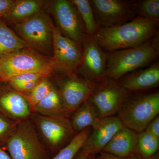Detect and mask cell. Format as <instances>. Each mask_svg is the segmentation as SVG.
I'll return each instance as SVG.
<instances>
[{"label":"cell","instance_id":"cell-17","mask_svg":"<svg viewBox=\"0 0 159 159\" xmlns=\"http://www.w3.org/2000/svg\"><path fill=\"white\" fill-rule=\"evenodd\" d=\"M138 134L124 126L115 134L102 152L118 157L134 154L136 148Z\"/></svg>","mask_w":159,"mask_h":159},{"label":"cell","instance_id":"cell-27","mask_svg":"<svg viewBox=\"0 0 159 159\" xmlns=\"http://www.w3.org/2000/svg\"><path fill=\"white\" fill-rule=\"evenodd\" d=\"M0 113V144L7 138L14 130L18 123Z\"/></svg>","mask_w":159,"mask_h":159},{"label":"cell","instance_id":"cell-31","mask_svg":"<svg viewBox=\"0 0 159 159\" xmlns=\"http://www.w3.org/2000/svg\"><path fill=\"white\" fill-rule=\"evenodd\" d=\"M145 131L159 139V116L158 115L145 129Z\"/></svg>","mask_w":159,"mask_h":159},{"label":"cell","instance_id":"cell-16","mask_svg":"<svg viewBox=\"0 0 159 159\" xmlns=\"http://www.w3.org/2000/svg\"><path fill=\"white\" fill-rule=\"evenodd\" d=\"M120 79L117 80L119 84L130 93L153 88L159 83V61Z\"/></svg>","mask_w":159,"mask_h":159},{"label":"cell","instance_id":"cell-29","mask_svg":"<svg viewBox=\"0 0 159 159\" xmlns=\"http://www.w3.org/2000/svg\"><path fill=\"white\" fill-rule=\"evenodd\" d=\"M39 81V80H33L20 83L14 84L9 85L15 90L21 93L22 92H31Z\"/></svg>","mask_w":159,"mask_h":159},{"label":"cell","instance_id":"cell-1","mask_svg":"<svg viewBox=\"0 0 159 159\" xmlns=\"http://www.w3.org/2000/svg\"><path fill=\"white\" fill-rule=\"evenodd\" d=\"M159 21L137 16L120 25L100 28L92 38L107 53L141 45L151 39L157 31Z\"/></svg>","mask_w":159,"mask_h":159},{"label":"cell","instance_id":"cell-9","mask_svg":"<svg viewBox=\"0 0 159 159\" xmlns=\"http://www.w3.org/2000/svg\"><path fill=\"white\" fill-rule=\"evenodd\" d=\"M82 44V57L77 70L83 79L94 85H98L107 80L105 73L107 53L87 34Z\"/></svg>","mask_w":159,"mask_h":159},{"label":"cell","instance_id":"cell-14","mask_svg":"<svg viewBox=\"0 0 159 159\" xmlns=\"http://www.w3.org/2000/svg\"><path fill=\"white\" fill-rule=\"evenodd\" d=\"M65 74L66 77L59 81L58 91L70 114L89 99L97 85L92 84L74 74Z\"/></svg>","mask_w":159,"mask_h":159},{"label":"cell","instance_id":"cell-10","mask_svg":"<svg viewBox=\"0 0 159 159\" xmlns=\"http://www.w3.org/2000/svg\"><path fill=\"white\" fill-rule=\"evenodd\" d=\"M131 93L116 80H106L96 87L89 99L97 107L100 118H103L117 114Z\"/></svg>","mask_w":159,"mask_h":159},{"label":"cell","instance_id":"cell-26","mask_svg":"<svg viewBox=\"0 0 159 159\" xmlns=\"http://www.w3.org/2000/svg\"><path fill=\"white\" fill-rule=\"evenodd\" d=\"M53 84L47 79L43 78L39 80L37 84L26 97L31 107L32 111L35 107L50 93Z\"/></svg>","mask_w":159,"mask_h":159},{"label":"cell","instance_id":"cell-4","mask_svg":"<svg viewBox=\"0 0 159 159\" xmlns=\"http://www.w3.org/2000/svg\"><path fill=\"white\" fill-rule=\"evenodd\" d=\"M11 159H48L36 127L29 119L18 122L14 130L1 144Z\"/></svg>","mask_w":159,"mask_h":159},{"label":"cell","instance_id":"cell-12","mask_svg":"<svg viewBox=\"0 0 159 159\" xmlns=\"http://www.w3.org/2000/svg\"><path fill=\"white\" fill-rule=\"evenodd\" d=\"M53 10L59 31L79 45L86 35L85 27L76 6L71 1L57 0Z\"/></svg>","mask_w":159,"mask_h":159},{"label":"cell","instance_id":"cell-24","mask_svg":"<svg viewBox=\"0 0 159 159\" xmlns=\"http://www.w3.org/2000/svg\"><path fill=\"white\" fill-rule=\"evenodd\" d=\"M70 1L76 6L82 19L87 35L89 36H93L97 33L99 27L95 20L89 1L73 0Z\"/></svg>","mask_w":159,"mask_h":159},{"label":"cell","instance_id":"cell-28","mask_svg":"<svg viewBox=\"0 0 159 159\" xmlns=\"http://www.w3.org/2000/svg\"><path fill=\"white\" fill-rule=\"evenodd\" d=\"M47 77H48V75L43 73L39 72H31L20 74L12 77L7 83L10 85L14 84L20 83L33 80H39L42 78H45Z\"/></svg>","mask_w":159,"mask_h":159},{"label":"cell","instance_id":"cell-33","mask_svg":"<svg viewBox=\"0 0 159 159\" xmlns=\"http://www.w3.org/2000/svg\"><path fill=\"white\" fill-rule=\"evenodd\" d=\"M0 159H11L5 148L0 144Z\"/></svg>","mask_w":159,"mask_h":159},{"label":"cell","instance_id":"cell-34","mask_svg":"<svg viewBox=\"0 0 159 159\" xmlns=\"http://www.w3.org/2000/svg\"><path fill=\"white\" fill-rule=\"evenodd\" d=\"M74 159H88V156L84 154L80 149Z\"/></svg>","mask_w":159,"mask_h":159},{"label":"cell","instance_id":"cell-32","mask_svg":"<svg viewBox=\"0 0 159 159\" xmlns=\"http://www.w3.org/2000/svg\"><path fill=\"white\" fill-rule=\"evenodd\" d=\"M98 156H96L97 159H141L136 154L131 155L128 157H118L112 155L110 154L101 152Z\"/></svg>","mask_w":159,"mask_h":159},{"label":"cell","instance_id":"cell-13","mask_svg":"<svg viewBox=\"0 0 159 159\" xmlns=\"http://www.w3.org/2000/svg\"><path fill=\"white\" fill-rule=\"evenodd\" d=\"M124 127L117 116L99 118L92 126V130L81 150L87 156H96L102 152L115 134Z\"/></svg>","mask_w":159,"mask_h":159},{"label":"cell","instance_id":"cell-22","mask_svg":"<svg viewBox=\"0 0 159 159\" xmlns=\"http://www.w3.org/2000/svg\"><path fill=\"white\" fill-rule=\"evenodd\" d=\"M159 139L145 130L138 134L135 154L141 159H152L157 153Z\"/></svg>","mask_w":159,"mask_h":159},{"label":"cell","instance_id":"cell-2","mask_svg":"<svg viewBox=\"0 0 159 159\" xmlns=\"http://www.w3.org/2000/svg\"><path fill=\"white\" fill-rule=\"evenodd\" d=\"M159 54L151 39L138 47L107 53L106 79L117 81L128 73L148 65Z\"/></svg>","mask_w":159,"mask_h":159},{"label":"cell","instance_id":"cell-36","mask_svg":"<svg viewBox=\"0 0 159 159\" xmlns=\"http://www.w3.org/2000/svg\"><path fill=\"white\" fill-rule=\"evenodd\" d=\"M2 80H1V79H0V83H2Z\"/></svg>","mask_w":159,"mask_h":159},{"label":"cell","instance_id":"cell-30","mask_svg":"<svg viewBox=\"0 0 159 159\" xmlns=\"http://www.w3.org/2000/svg\"><path fill=\"white\" fill-rule=\"evenodd\" d=\"M15 1L12 0H0V18L6 17L13 6Z\"/></svg>","mask_w":159,"mask_h":159},{"label":"cell","instance_id":"cell-25","mask_svg":"<svg viewBox=\"0 0 159 159\" xmlns=\"http://www.w3.org/2000/svg\"><path fill=\"white\" fill-rule=\"evenodd\" d=\"M131 4L137 16L159 21V0L131 1Z\"/></svg>","mask_w":159,"mask_h":159},{"label":"cell","instance_id":"cell-3","mask_svg":"<svg viewBox=\"0 0 159 159\" xmlns=\"http://www.w3.org/2000/svg\"><path fill=\"white\" fill-rule=\"evenodd\" d=\"M159 93H137L127 97L117 113L125 127L140 133L159 115Z\"/></svg>","mask_w":159,"mask_h":159},{"label":"cell","instance_id":"cell-37","mask_svg":"<svg viewBox=\"0 0 159 159\" xmlns=\"http://www.w3.org/2000/svg\"><path fill=\"white\" fill-rule=\"evenodd\" d=\"M1 57H0V63H1Z\"/></svg>","mask_w":159,"mask_h":159},{"label":"cell","instance_id":"cell-5","mask_svg":"<svg viewBox=\"0 0 159 159\" xmlns=\"http://www.w3.org/2000/svg\"><path fill=\"white\" fill-rule=\"evenodd\" d=\"M52 57L41 55L31 49H25L1 57L0 79L7 82L20 74L39 72L48 75L54 70Z\"/></svg>","mask_w":159,"mask_h":159},{"label":"cell","instance_id":"cell-6","mask_svg":"<svg viewBox=\"0 0 159 159\" xmlns=\"http://www.w3.org/2000/svg\"><path fill=\"white\" fill-rule=\"evenodd\" d=\"M53 24L43 11H40L15 26L19 37L29 48L45 54L53 49Z\"/></svg>","mask_w":159,"mask_h":159},{"label":"cell","instance_id":"cell-8","mask_svg":"<svg viewBox=\"0 0 159 159\" xmlns=\"http://www.w3.org/2000/svg\"><path fill=\"white\" fill-rule=\"evenodd\" d=\"M34 119L33 123L39 129L52 152H58L68 140L74 138L76 134L72 128L69 117L37 114Z\"/></svg>","mask_w":159,"mask_h":159},{"label":"cell","instance_id":"cell-23","mask_svg":"<svg viewBox=\"0 0 159 159\" xmlns=\"http://www.w3.org/2000/svg\"><path fill=\"white\" fill-rule=\"evenodd\" d=\"M91 131L92 127H90L76 134L68 144L51 159H74L81 149Z\"/></svg>","mask_w":159,"mask_h":159},{"label":"cell","instance_id":"cell-11","mask_svg":"<svg viewBox=\"0 0 159 159\" xmlns=\"http://www.w3.org/2000/svg\"><path fill=\"white\" fill-rule=\"evenodd\" d=\"M52 44L54 69L64 74H74L82 57L80 45L64 36L54 26L52 29Z\"/></svg>","mask_w":159,"mask_h":159},{"label":"cell","instance_id":"cell-35","mask_svg":"<svg viewBox=\"0 0 159 159\" xmlns=\"http://www.w3.org/2000/svg\"><path fill=\"white\" fill-rule=\"evenodd\" d=\"M88 159H97L96 156L89 155L88 156Z\"/></svg>","mask_w":159,"mask_h":159},{"label":"cell","instance_id":"cell-21","mask_svg":"<svg viewBox=\"0 0 159 159\" xmlns=\"http://www.w3.org/2000/svg\"><path fill=\"white\" fill-rule=\"evenodd\" d=\"M41 1L34 0L15 1L8 15L4 18L7 21L18 24L41 11Z\"/></svg>","mask_w":159,"mask_h":159},{"label":"cell","instance_id":"cell-19","mask_svg":"<svg viewBox=\"0 0 159 159\" xmlns=\"http://www.w3.org/2000/svg\"><path fill=\"white\" fill-rule=\"evenodd\" d=\"M33 112L47 116H65L69 117L58 90L52 85L50 93L37 104Z\"/></svg>","mask_w":159,"mask_h":159},{"label":"cell","instance_id":"cell-18","mask_svg":"<svg viewBox=\"0 0 159 159\" xmlns=\"http://www.w3.org/2000/svg\"><path fill=\"white\" fill-rule=\"evenodd\" d=\"M99 118L97 107L89 98L74 111L70 120L72 128L77 134L92 127Z\"/></svg>","mask_w":159,"mask_h":159},{"label":"cell","instance_id":"cell-7","mask_svg":"<svg viewBox=\"0 0 159 159\" xmlns=\"http://www.w3.org/2000/svg\"><path fill=\"white\" fill-rule=\"evenodd\" d=\"M99 29L120 25L137 17L131 1L89 0Z\"/></svg>","mask_w":159,"mask_h":159},{"label":"cell","instance_id":"cell-15","mask_svg":"<svg viewBox=\"0 0 159 159\" xmlns=\"http://www.w3.org/2000/svg\"><path fill=\"white\" fill-rule=\"evenodd\" d=\"M31 107L26 97L12 88H0V113L19 122L29 119Z\"/></svg>","mask_w":159,"mask_h":159},{"label":"cell","instance_id":"cell-20","mask_svg":"<svg viewBox=\"0 0 159 159\" xmlns=\"http://www.w3.org/2000/svg\"><path fill=\"white\" fill-rule=\"evenodd\" d=\"M27 48L26 43L0 20V57Z\"/></svg>","mask_w":159,"mask_h":159}]
</instances>
